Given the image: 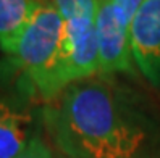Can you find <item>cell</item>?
Masks as SVG:
<instances>
[{"mask_svg": "<svg viewBox=\"0 0 160 158\" xmlns=\"http://www.w3.org/2000/svg\"><path fill=\"white\" fill-rule=\"evenodd\" d=\"M42 126L67 158H160V113L117 76L73 82L42 107Z\"/></svg>", "mask_w": 160, "mask_h": 158, "instance_id": "1", "label": "cell"}, {"mask_svg": "<svg viewBox=\"0 0 160 158\" xmlns=\"http://www.w3.org/2000/svg\"><path fill=\"white\" fill-rule=\"evenodd\" d=\"M63 29L65 20L53 0H44L26 24L13 57H10L34 84L44 103H49L70 86Z\"/></svg>", "mask_w": 160, "mask_h": 158, "instance_id": "2", "label": "cell"}, {"mask_svg": "<svg viewBox=\"0 0 160 158\" xmlns=\"http://www.w3.org/2000/svg\"><path fill=\"white\" fill-rule=\"evenodd\" d=\"M42 107L34 84L10 58H0V158H15L41 134Z\"/></svg>", "mask_w": 160, "mask_h": 158, "instance_id": "3", "label": "cell"}, {"mask_svg": "<svg viewBox=\"0 0 160 158\" xmlns=\"http://www.w3.org/2000/svg\"><path fill=\"white\" fill-rule=\"evenodd\" d=\"M96 32L99 45L100 74L134 76L136 65L131 52L129 31L117 16L110 0H99L96 15Z\"/></svg>", "mask_w": 160, "mask_h": 158, "instance_id": "4", "label": "cell"}, {"mask_svg": "<svg viewBox=\"0 0 160 158\" xmlns=\"http://www.w3.org/2000/svg\"><path fill=\"white\" fill-rule=\"evenodd\" d=\"M136 69L160 94V0H146L129 27Z\"/></svg>", "mask_w": 160, "mask_h": 158, "instance_id": "5", "label": "cell"}, {"mask_svg": "<svg viewBox=\"0 0 160 158\" xmlns=\"http://www.w3.org/2000/svg\"><path fill=\"white\" fill-rule=\"evenodd\" d=\"M68 84L100 74L96 20H67L63 29Z\"/></svg>", "mask_w": 160, "mask_h": 158, "instance_id": "6", "label": "cell"}, {"mask_svg": "<svg viewBox=\"0 0 160 158\" xmlns=\"http://www.w3.org/2000/svg\"><path fill=\"white\" fill-rule=\"evenodd\" d=\"M44 0H0V50L13 57L20 37Z\"/></svg>", "mask_w": 160, "mask_h": 158, "instance_id": "7", "label": "cell"}, {"mask_svg": "<svg viewBox=\"0 0 160 158\" xmlns=\"http://www.w3.org/2000/svg\"><path fill=\"white\" fill-rule=\"evenodd\" d=\"M53 5L65 21L81 18L96 20L99 0H53Z\"/></svg>", "mask_w": 160, "mask_h": 158, "instance_id": "8", "label": "cell"}, {"mask_svg": "<svg viewBox=\"0 0 160 158\" xmlns=\"http://www.w3.org/2000/svg\"><path fill=\"white\" fill-rule=\"evenodd\" d=\"M110 2L113 5L120 21L123 23V26L129 31L131 23H133L136 13L139 12V8L142 7V3L146 0H110Z\"/></svg>", "mask_w": 160, "mask_h": 158, "instance_id": "9", "label": "cell"}, {"mask_svg": "<svg viewBox=\"0 0 160 158\" xmlns=\"http://www.w3.org/2000/svg\"><path fill=\"white\" fill-rule=\"evenodd\" d=\"M15 158H57V155L53 153V150L50 148V145L47 144L45 139L41 134H37L36 137L31 139V142L23 148V152Z\"/></svg>", "mask_w": 160, "mask_h": 158, "instance_id": "10", "label": "cell"}, {"mask_svg": "<svg viewBox=\"0 0 160 158\" xmlns=\"http://www.w3.org/2000/svg\"><path fill=\"white\" fill-rule=\"evenodd\" d=\"M57 158H67V156H63V155H60V153H58V155H57Z\"/></svg>", "mask_w": 160, "mask_h": 158, "instance_id": "11", "label": "cell"}]
</instances>
